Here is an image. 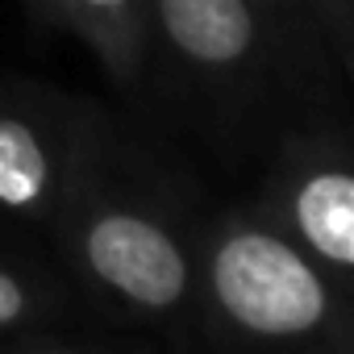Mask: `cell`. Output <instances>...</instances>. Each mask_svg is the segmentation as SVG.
Listing matches in <instances>:
<instances>
[{"label": "cell", "mask_w": 354, "mask_h": 354, "mask_svg": "<svg viewBox=\"0 0 354 354\" xmlns=\"http://www.w3.org/2000/svg\"><path fill=\"white\" fill-rule=\"evenodd\" d=\"M254 13L267 21V30L275 34V42L283 46V55L292 59V67L321 92H337V84H346V71L337 67V59L325 46L321 21L313 0H250Z\"/></svg>", "instance_id": "ba28073f"}, {"label": "cell", "mask_w": 354, "mask_h": 354, "mask_svg": "<svg viewBox=\"0 0 354 354\" xmlns=\"http://www.w3.org/2000/svg\"><path fill=\"white\" fill-rule=\"evenodd\" d=\"M0 346L5 350H125L133 337L117 333L80 283L55 263L46 246L0 238Z\"/></svg>", "instance_id": "8992f818"}, {"label": "cell", "mask_w": 354, "mask_h": 354, "mask_svg": "<svg viewBox=\"0 0 354 354\" xmlns=\"http://www.w3.org/2000/svg\"><path fill=\"white\" fill-rule=\"evenodd\" d=\"M201 221L188 175L104 113L46 250L117 333L192 346Z\"/></svg>", "instance_id": "6da1fadb"}, {"label": "cell", "mask_w": 354, "mask_h": 354, "mask_svg": "<svg viewBox=\"0 0 354 354\" xmlns=\"http://www.w3.org/2000/svg\"><path fill=\"white\" fill-rule=\"evenodd\" d=\"M104 109L0 71V238L46 246Z\"/></svg>", "instance_id": "5b68a950"}, {"label": "cell", "mask_w": 354, "mask_h": 354, "mask_svg": "<svg viewBox=\"0 0 354 354\" xmlns=\"http://www.w3.org/2000/svg\"><path fill=\"white\" fill-rule=\"evenodd\" d=\"M217 146H267L300 109L329 104L250 0H146V75Z\"/></svg>", "instance_id": "3957f363"}, {"label": "cell", "mask_w": 354, "mask_h": 354, "mask_svg": "<svg viewBox=\"0 0 354 354\" xmlns=\"http://www.w3.org/2000/svg\"><path fill=\"white\" fill-rule=\"evenodd\" d=\"M192 346L350 354L354 292L250 196L230 201L201 221Z\"/></svg>", "instance_id": "7a4b0ae2"}, {"label": "cell", "mask_w": 354, "mask_h": 354, "mask_svg": "<svg viewBox=\"0 0 354 354\" xmlns=\"http://www.w3.org/2000/svg\"><path fill=\"white\" fill-rule=\"evenodd\" d=\"M250 201L354 292V146L342 109H300L267 138Z\"/></svg>", "instance_id": "277c9868"}, {"label": "cell", "mask_w": 354, "mask_h": 354, "mask_svg": "<svg viewBox=\"0 0 354 354\" xmlns=\"http://www.w3.org/2000/svg\"><path fill=\"white\" fill-rule=\"evenodd\" d=\"M42 26L80 38L113 84L142 92L146 75V0H30Z\"/></svg>", "instance_id": "52a82bcc"}, {"label": "cell", "mask_w": 354, "mask_h": 354, "mask_svg": "<svg viewBox=\"0 0 354 354\" xmlns=\"http://www.w3.org/2000/svg\"><path fill=\"white\" fill-rule=\"evenodd\" d=\"M313 9H317L329 55L337 59V67L350 80V67H354V0H313Z\"/></svg>", "instance_id": "9c48e42d"}]
</instances>
